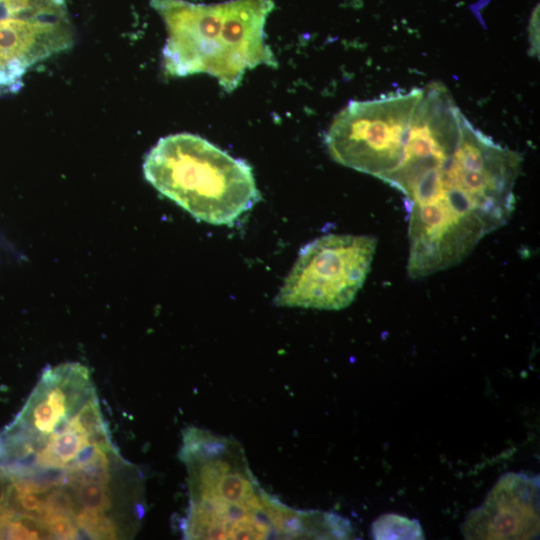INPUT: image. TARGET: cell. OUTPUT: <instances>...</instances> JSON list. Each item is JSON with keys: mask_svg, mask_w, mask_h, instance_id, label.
<instances>
[{"mask_svg": "<svg viewBox=\"0 0 540 540\" xmlns=\"http://www.w3.org/2000/svg\"><path fill=\"white\" fill-rule=\"evenodd\" d=\"M521 160L452 98L422 97L389 121L375 177L404 197L411 278L457 265L509 220Z\"/></svg>", "mask_w": 540, "mask_h": 540, "instance_id": "6da1fadb", "label": "cell"}, {"mask_svg": "<svg viewBox=\"0 0 540 540\" xmlns=\"http://www.w3.org/2000/svg\"><path fill=\"white\" fill-rule=\"evenodd\" d=\"M0 472L44 508L68 507L90 521L113 516L142 477L113 443L90 372L76 362L47 368L0 432Z\"/></svg>", "mask_w": 540, "mask_h": 540, "instance_id": "7a4b0ae2", "label": "cell"}, {"mask_svg": "<svg viewBox=\"0 0 540 540\" xmlns=\"http://www.w3.org/2000/svg\"><path fill=\"white\" fill-rule=\"evenodd\" d=\"M179 457L187 471L189 501L181 520L185 539H347L349 521L321 511L297 510L266 492L235 439L188 427Z\"/></svg>", "mask_w": 540, "mask_h": 540, "instance_id": "3957f363", "label": "cell"}, {"mask_svg": "<svg viewBox=\"0 0 540 540\" xmlns=\"http://www.w3.org/2000/svg\"><path fill=\"white\" fill-rule=\"evenodd\" d=\"M162 18L167 38L162 50L165 73L173 77L208 74L227 93L247 70L277 68L266 42L265 23L273 0H231L196 4L185 0H151Z\"/></svg>", "mask_w": 540, "mask_h": 540, "instance_id": "277c9868", "label": "cell"}, {"mask_svg": "<svg viewBox=\"0 0 540 540\" xmlns=\"http://www.w3.org/2000/svg\"><path fill=\"white\" fill-rule=\"evenodd\" d=\"M143 173L162 195L214 225L234 224L261 200L245 160L191 133L160 138L144 159Z\"/></svg>", "mask_w": 540, "mask_h": 540, "instance_id": "5b68a950", "label": "cell"}, {"mask_svg": "<svg viewBox=\"0 0 540 540\" xmlns=\"http://www.w3.org/2000/svg\"><path fill=\"white\" fill-rule=\"evenodd\" d=\"M376 245L370 235L327 234L312 240L300 249L274 303L320 310L346 308L367 278Z\"/></svg>", "mask_w": 540, "mask_h": 540, "instance_id": "8992f818", "label": "cell"}, {"mask_svg": "<svg viewBox=\"0 0 540 540\" xmlns=\"http://www.w3.org/2000/svg\"><path fill=\"white\" fill-rule=\"evenodd\" d=\"M519 474L505 476L493 489L481 512L488 516V527L490 533L487 538H519L523 526L533 525L538 527V502L528 504L538 500V495L532 498L528 495L535 490L529 489L530 480L523 479L521 475L518 487Z\"/></svg>", "mask_w": 540, "mask_h": 540, "instance_id": "52a82bcc", "label": "cell"}, {"mask_svg": "<svg viewBox=\"0 0 540 540\" xmlns=\"http://www.w3.org/2000/svg\"><path fill=\"white\" fill-rule=\"evenodd\" d=\"M373 539H423L424 533L417 520L396 514H384L371 526Z\"/></svg>", "mask_w": 540, "mask_h": 540, "instance_id": "ba28073f", "label": "cell"}, {"mask_svg": "<svg viewBox=\"0 0 540 540\" xmlns=\"http://www.w3.org/2000/svg\"><path fill=\"white\" fill-rule=\"evenodd\" d=\"M529 32H530V42L532 43V49L534 52H538L539 50L536 48V45L538 47L539 42L536 40V34L539 35V12L538 7L537 11L533 13L530 24H529Z\"/></svg>", "mask_w": 540, "mask_h": 540, "instance_id": "9c48e42d", "label": "cell"}]
</instances>
